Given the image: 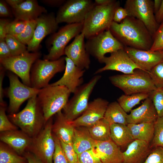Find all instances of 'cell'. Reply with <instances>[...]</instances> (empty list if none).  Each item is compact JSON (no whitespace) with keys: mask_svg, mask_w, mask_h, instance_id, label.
Instances as JSON below:
<instances>
[{"mask_svg":"<svg viewBox=\"0 0 163 163\" xmlns=\"http://www.w3.org/2000/svg\"><path fill=\"white\" fill-rule=\"evenodd\" d=\"M109 30L125 46L149 50L153 38L145 25L133 17L128 16L120 23L113 21Z\"/></svg>","mask_w":163,"mask_h":163,"instance_id":"6da1fadb","label":"cell"},{"mask_svg":"<svg viewBox=\"0 0 163 163\" xmlns=\"http://www.w3.org/2000/svg\"><path fill=\"white\" fill-rule=\"evenodd\" d=\"M8 117L14 124L32 138L41 131L46 122L37 95L28 99L21 111Z\"/></svg>","mask_w":163,"mask_h":163,"instance_id":"7a4b0ae2","label":"cell"},{"mask_svg":"<svg viewBox=\"0 0 163 163\" xmlns=\"http://www.w3.org/2000/svg\"><path fill=\"white\" fill-rule=\"evenodd\" d=\"M120 5V1L115 0L105 5H95L83 22L82 32L85 37L88 39L109 30L113 21L114 12Z\"/></svg>","mask_w":163,"mask_h":163,"instance_id":"3957f363","label":"cell"},{"mask_svg":"<svg viewBox=\"0 0 163 163\" xmlns=\"http://www.w3.org/2000/svg\"><path fill=\"white\" fill-rule=\"evenodd\" d=\"M109 79L113 85L126 95L149 93L156 88L149 73L140 69H136L133 74L110 76Z\"/></svg>","mask_w":163,"mask_h":163,"instance_id":"277c9868","label":"cell"},{"mask_svg":"<svg viewBox=\"0 0 163 163\" xmlns=\"http://www.w3.org/2000/svg\"><path fill=\"white\" fill-rule=\"evenodd\" d=\"M71 93L65 86L51 84L39 90L37 97L46 122L63 109Z\"/></svg>","mask_w":163,"mask_h":163,"instance_id":"5b68a950","label":"cell"},{"mask_svg":"<svg viewBox=\"0 0 163 163\" xmlns=\"http://www.w3.org/2000/svg\"><path fill=\"white\" fill-rule=\"evenodd\" d=\"M101 76L97 75L88 82L79 87L63 109L66 119L72 121L80 116L88 104L90 96Z\"/></svg>","mask_w":163,"mask_h":163,"instance_id":"8992f818","label":"cell"},{"mask_svg":"<svg viewBox=\"0 0 163 163\" xmlns=\"http://www.w3.org/2000/svg\"><path fill=\"white\" fill-rule=\"evenodd\" d=\"M66 65L65 57H62L53 61L38 59L34 63L31 69V87L38 89L46 87L56 74L65 70Z\"/></svg>","mask_w":163,"mask_h":163,"instance_id":"52a82bcc","label":"cell"},{"mask_svg":"<svg viewBox=\"0 0 163 163\" xmlns=\"http://www.w3.org/2000/svg\"><path fill=\"white\" fill-rule=\"evenodd\" d=\"M83 24V22L67 24L53 34L49 40L50 46L49 53L44 56V59L55 60L65 55L67 45L72 38L82 32Z\"/></svg>","mask_w":163,"mask_h":163,"instance_id":"ba28073f","label":"cell"},{"mask_svg":"<svg viewBox=\"0 0 163 163\" xmlns=\"http://www.w3.org/2000/svg\"><path fill=\"white\" fill-rule=\"evenodd\" d=\"M53 123L52 117L47 121L41 131L32 138L27 151L34 154L44 163H53L55 142L52 132Z\"/></svg>","mask_w":163,"mask_h":163,"instance_id":"9c48e42d","label":"cell"},{"mask_svg":"<svg viewBox=\"0 0 163 163\" xmlns=\"http://www.w3.org/2000/svg\"><path fill=\"white\" fill-rule=\"evenodd\" d=\"M41 55L37 52L28 51L19 55L0 59L1 64L5 69L14 73L21 79L23 83L31 87L30 70L32 65Z\"/></svg>","mask_w":163,"mask_h":163,"instance_id":"30bf717a","label":"cell"},{"mask_svg":"<svg viewBox=\"0 0 163 163\" xmlns=\"http://www.w3.org/2000/svg\"><path fill=\"white\" fill-rule=\"evenodd\" d=\"M85 45L89 54L100 62L106 54L124 49L125 47L113 36L109 30L88 39Z\"/></svg>","mask_w":163,"mask_h":163,"instance_id":"8fae6325","label":"cell"},{"mask_svg":"<svg viewBox=\"0 0 163 163\" xmlns=\"http://www.w3.org/2000/svg\"><path fill=\"white\" fill-rule=\"evenodd\" d=\"M95 5L91 0H68L60 7L56 20L59 24H67L83 22L86 16Z\"/></svg>","mask_w":163,"mask_h":163,"instance_id":"7c38bea8","label":"cell"},{"mask_svg":"<svg viewBox=\"0 0 163 163\" xmlns=\"http://www.w3.org/2000/svg\"><path fill=\"white\" fill-rule=\"evenodd\" d=\"M153 3L154 1L151 0H127L124 6L128 16L136 18L141 21L152 38L159 26L155 19Z\"/></svg>","mask_w":163,"mask_h":163,"instance_id":"4fadbf2b","label":"cell"},{"mask_svg":"<svg viewBox=\"0 0 163 163\" xmlns=\"http://www.w3.org/2000/svg\"><path fill=\"white\" fill-rule=\"evenodd\" d=\"M8 76L10 82L7 93L9 100L8 111L11 114L17 113L25 101L37 95L40 89L22 83L15 74L9 73Z\"/></svg>","mask_w":163,"mask_h":163,"instance_id":"5bb4252c","label":"cell"},{"mask_svg":"<svg viewBox=\"0 0 163 163\" xmlns=\"http://www.w3.org/2000/svg\"><path fill=\"white\" fill-rule=\"evenodd\" d=\"M100 63H104L105 66L96 71L95 74L110 70L128 74L133 73L136 69H141L131 59L124 49L110 53L109 56H105Z\"/></svg>","mask_w":163,"mask_h":163,"instance_id":"9a60e30c","label":"cell"},{"mask_svg":"<svg viewBox=\"0 0 163 163\" xmlns=\"http://www.w3.org/2000/svg\"><path fill=\"white\" fill-rule=\"evenodd\" d=\"M37 24L32 39L27 45L28 52H35L41 41L47 35L54 34L58 29L56 16L53 13L43 14L37 19Z\"/></svg>","mask_w":163,"mask_h":163,"instance_id":"2e32d148","label":"cell"},{"mask_svg":"<svg viewBox=\"0 0 163 163\" xmlns=\"http://www.w3.org/2000/svg\"><path fill=\"white\" fill-rule=\"evenodd\" d=\"M109 102L101 97L94 99L89 103L82 114L73 121H70L74 127H88L104 118Z\"/></svg>","mask_w":163,"mask_h":163,"instance_id":"e0dca14e","label":"cell"},{"mask_svg":"<svg viewBox=\"0 0 163 163\" xmlns=\"http://www.w3.org/2000/svg\"><path fill=\"white\" fill-rule=\"evenodd\" d=\"M85 38L84 33L82 32L75 37L65 50L66 57L77 66L83 70L89 69L91 62L90 55L86 49Z\"/></svg>","mask_w":163,"mask_h":163,"instance_id":"ac0fdd59","label":"cell"},{"mask_svg":"<svg viewBox=\"0 0 163 163\" xmlns=\"http://www.w3.org/2000/svg\"><path fill=\"white\" fill-rule=\"evenodd\" d=\"M124 50L142 70L149 74L155 66L163 61V54L160 51L143 50L127 46Z\"/></svg>","mask_w":163,"mask_h":163,"instance_id":"d6986e66","label":"cell"},{"mask_svg":"<svg viewBox=\"0 0 163 163\" xmlns=\"http://www.w3.org/2000/svg\"><path fill=\"white\" fill-rule=\"evenodd\" d=\"M66 62L65 72L62 76L58 80L50 84L66 87L71 93H74L83 82V76L85 70L77 66L70 59L65 57Z\"/></svg>","mask_w":163,"mask_h":163,"instance_id":"ffe728a7","label":"cell"},{"mask_svg":"<svg viewBox=\"0 0 163 163\" xmlns=\"http://www.w3.org/2000/svg\"><path fill=\"white\" fill-rule=\"evenodd\" d=\"M0 140L18 154L23 156L29 148L32 138L21 130L17 129L0 132Z\"/></svg>","mask_w":163,"mask_h":163,"instance_id":"44dd1931","label":"cell"},{"mask_svg":"<svg viewBox=\"0 0 163 163\" xmlns=\"http://www.w3.org/2000/svg\"><path fill=\"white\" fill-rule=\"evenodd\" d=\"M94 151L102 163H124L122 152L112 140L96 141Z\"/></svg>","mask_w":163,"mask_h":163,"instance_id":"7402d4cb","label":"cell"},{"mask_svg":"<svg viewBox=\"0 0 163 163\" xmlns=\"http://www.w3.org/2000/svg\"><path fill=\"white\" fill-rule=\"evenodd\" d=\"M158 117L153 103L149 97L139 107L132 110L128 114V124H138L143 123H154Z\"/></svg>","mask_w":163,"mask_h":163,"instance_id":"603a6c76","label":"cell"},{"mask_svg":"<svg viewBox=\"0 0 163 163\" xmlns=\"http://www.w3.org/2000/svg\"><path fill=\"white\" fill-rule=\"evenodd\" d=\"M151 148L150 143L134 139L123 152L124 163H143L149 154Z\"/></svg>","mask_w":163,"mask_h":163,"instance_id":"cb8c5ba5","label":"cell"},{"mask_svg":"<svg viewBox=\"0 0 163 163\" xmlns=\"http://www.w3.org/2000/svg\"><path fill=\"white\" fill-rule=\"evenodd\" d=\"M11 9L15 19L27 21L36 20L47 12L45 8L39 5L35 0H24Z\"/></svg>","mask_w":163,"mask_h":163,"instance_id":"d4e9b609","label":"cell"},{"mask_svg":"<svg viewBox=\"0 0 163 163\" xmlns=\"http://www.w3.org/2000/svg\"><path fill=\"white\" fill-rule=\"evenodd\" d=\"M56 115L55 120L52 125L53 133L60 141L72 145L74 127L66 119L61 111Z\"/></svg>","mask_w":163,"mask_h":163,"instance_id":"484cf974","label":"cell"},{"mask_svg":"<svg viewBox=\"0 0 163 163\" xmlns=\"http://www.w3.org/2000/svg\"><path fill=\"white\" fill-rule=\"evenodd\" d=\"M96 143L87 127H74L72 145L78 155L95 148Z\"/></svg>","mask_w":163,"mask_h":163,"instance_id":"4316f807","label":"cell"},{"mask_svg":"<svg viewBox=\"0 0 163 163\" xmlns=\"http://www.w3.org/2000/svg\"><path fill=\"white\" fill-rule=\"evenodd\" d=\"M110 134L111 140L119 147L128 145L134 140L127 125L110 124Z\"/></svg>","mask_w":163,"mask_h":163,"instance_id":"83f0119b","label":"cell"},{"mask_svg":"<svg viewBox=\"0 0 163 163\" xmlns=\"http://www.w3.org/2000/svg\"><path fill=\"white\" fill-rule=\"evenodd\" d=\"M154 123L128 124L132 136L134 139L151 142L154 136Z\"/></svg>","mask_w":163,"mask_h":163,"instance_id":"f1b7e54d","label":"cell"},{"mask_svg":"<svg viewBox=\"0 0 163 163\" xmlns=\"http://www.w3.org/2000/svg\"><path fill=\"white\" fill-rule=\"evenodd\" d=\"M127 115L117 101H115L109 103L104 118L110 124L119 123L127 125Z\"/></svg>","mask_w":163,"mask_h":163,"instance_id":"f546056e","label":"cell"},{"mask_svg":"<svg viewBox=\"0 0 163 163\" xmlns=\"http://www.w3.org/2000/svg\"><path fill=\"white\" fill-rule=\"evenodd\" d=\"M87 128L91 137L95 140L104 141L111 139L110 124L104 118Z\"/></svg>","mask_w":163,"mask_h":163,"instance_id":"4dcf8cb0","label":"cell"},{"mask_svg":"<svg viewBox=\"0 0 163 163\" xmlns=\"http://www.w3.org/2000/svg\"><path fill=\"white\" fill-rule=\"evenodd\" d=\"M149 93H139L131 95L123 94L117 99V102L127 113L130 112L132 108L139 104L140 101L148 98Z\"/></svg>","mask_w":163,"mask_h":163,"instance_id":"1f68e13d","label":"cell"},{"mask_svg":"<svg viewBox=\"0 0 163 163\" xmlns=\"http://www.w3.org/2000/svg\"><path fill=\"white\" fill-rule=\"evenodd\" d=\"M0 163H27L26 158L19 155L5 144L0 142Z\"/></svg>","mask_w":163,"mask_h":163,"instance_id":"d6a6232c","label":"cell"},{"mask_svg":"<svg viewBox=\"0 0 163 163\" xmlns=\"http://www.w3.org/2000/svg\"><path fill=\"white\" fill-rule=\"evenodd\" d=\"M151 148H163V117H158L154 123V133L150 144Z\"/></svg>","mask_w":163,"mask_h":163,"instance_id":"836d02e7","label":"cell"},{"mask_svg":"<svg viewBox=\"0 0 163 163\" xmlns=\"http://www.w3.org/2000/svg\"><path fill=\"white\" fill-rule=\"evenodd\" d=\"M5 39L12 56L19 55L27 51L26 45L21 43L15 37L7 34Z\"/></svg>","mask_w":163,"mask_h":163,"instance_id":"e575fe53","label":"cell"},{"mask_svg":"<svg viewBox=\"0 0 163 163\" xmlns=\"http://www.w3.org/2000/svg\"><path fill=\"white\" fill-rule=\"evenodd\" d=\"M149 97L153 103L158 117H163V87L156 88L149 93Z\"/></svg>","mask_w":163,"mask_h":163,"instance_id":"d590c367","label":"cell"},{"mask_svg":"<svg viewBox=\"0 0 163 163\" xmlns=\"http://www.w3.org/2000/svg\"><path fill=\"white\" fill-rule=\"evenodd\" d=\"M37 24L36 20L27 21L23 31L15 37L23 44L27 45L33 39Z\"/></svg>","mask_w":163,"mask_h":163,"instance_id":"8d00e7d4","label":"cell"},{"mask_svg":"<svg viewBox=\"0 0 163 163\" xmlns=\"http://www.w3.org/2000/svg\"><path fill=\"white\" fill-rule=\"evenodd\" d=\"M27 21L15 19L10 21L6 27L7 34L16 37L21 34L24 30L27 24Z\"/></svg>","mask_w":163,"mask_h":163,"instance_id":"74e56055","label":"cell"},{"mask_svg":"<svg viewBox=\"0 0 163 163\" xmlns=\"http://www.w3.org/2000/svg\"><path fill=\"white\" fill-rule=\"evenodd\" d=\"M149 74L156 88L163 87V61L155 66Z\"/></svg>","mask_w":163,"mask_h":163,"instance_id":"f35d334b","label":"cell"},{"mask_svg":"<svg viewBox=\"0 0 163 163\" xmlns=\"http://www.w3.org/2000/svg\"><path fill=\"white\" fill-rule=\"evenodd\" d=\"M5 107H0V132L18 129V127L11 122L5 113Z\"/></svg>","mask_w":163,"mask_h":163,"instance_id":"ab89813d","label":"cell"},{"mask_svg":"<svg viewBox=\"0 0 163 163\" xmlns=\"http://www.w3.org/2000/svg\"><path fill=\"white\" fill-rule=\"evenodd\" d=\"M153 42L150 51H152L163 50V21L159 25L153 37Z\"/></svg>","mask_w":163,"mask_h":163,"instance_id":"60d3db41","label":"cell"},{"mask_svg":"<svg viewBox=\"0 0 163 163\" xmlns=\"http://www.w3.org/2000/svg\"><path fill=\"white\" fill-rule=\"evenodd\" d=\"M55 149L53 157V163H69L62 148L59 140L53 133Z\"/></svg>","mask_w":163,"mask_h":163,"instance_id":"b9f144b4","label":"cell"},{"mask_svg":"<svg viewBox=\"0 0 163 163\" xmlns=\"http://www.w3.org/2000/svg\"><path fill=\"white\" fill-rule=\"evenodd\" d=\"M79 163H102L93 148L78 155Z\"/></svg>","mask_w":163,"mask_h":163,"instance_id":"7bdbcfd3","label":"cell"},{"mask_svg":"<svg viewBox=\"0 0 163 163\" xmlns=\"http://www.w3.org/2000/svg\"><path fill=\"white\" fill-rule=\"evenodd\" d=\"M152 149L143 163H163V148L157 147Z\"/></svg>","mask_w":163,"mask_h":163,"instance_id":"ee69618b","label":"cell"},{"mask_svg":"<svg viewBox=\"0 0 163 163\" xmlns=\"http://www.w3.org/2000/svg\"><path fill=\"white\" fill-rule=\"evenodd\" d=\"M62 150L69 163H79L78 154L72 145L64 143L60 140Z\"/></svg>","mask_w":163,"mask_h":163,"instance_id":"f6af8a7d","label":"cell"},{"mask_svg":"<svg viewBox=\"0 0 163 163\" xmlns=\"http://www.w3.org/2000/svg\"><path fill=\"white\" fill-rule=\"evenodd\" d=\"M128 16V14L126 10L124 8L119 6L116 9L114 12L113 21L120 23Z\"/></svg>","mask_w":163,"mask_h":163,"instance_id":"bcb514c9","label":"cell"},{"mask_svg":"<svg viewBox=\"0 0 163 163\" xmlns=\"http://www.w3.org/2000/svg\"><path fill=\"white\" fill-rule=\"evenodd\" d=\"M12 56L5 39H0V59Z\"/></svg>","mask_w":163,"mask_h":163,"instance_id":"7dc6e473","label":"cell"},{"mask_svg":"<svg viewBox=\"0 0 163 163\" xmlns=\"http://www.w3.org/2000/svg\"><path fill=\"white\" fill-rule=\"evenodd\" d=\"M4 68L0 67V106H6V104L4 100V90L3 88V82L4 76Z\"/></svg>","mask_w":163,"mask_h":163,"instance_id":"c3c4849f","label":"cell"},{"mask_svg":"<svg viewBox=\"0 0 163 163\" xmlns=\"http://www.w3.org/2000/svg\"><path fill=\"white\" fill-rule=\"evenodd\" d=\"M0 16L1 17H11L12 14L5 1H0Z\"/></svg>","mask_w":163,"mask_h":163,"instance_id":"681fc988","label":"cell"},{"mask_svg":"<svg viewBox=\"0 0 163 163\" xmlns=\"http://www.w3.org/2000/svg\"><path fill=\"white\" fill-rule=\"evenodd\" d=\"M27 161V163H44L34 154L29 151L25 152L23 155Z\"/></svg>","mask_w":163,"mask_h":163,"instance_id":"f907efd6","label":"cell"},{"mask_svg":"<svg viewBox=\"0 0 163 163\" xmlns=\"http://www.w3.org/2000/svg\"><path fill=\"white\" fill-rule=\"evenodd\" d=\"M10 21L5 18L0 19V39H5L6 35V27L7 24Z\"/></svg>","mask_w":163,"mask_h":163,"instance_id":"816d5d0a","label":"cell"},{"mask_svg":"<svg viewBox=\"0 0 163 163\" xmlns=\"http://www.w3.org/2000/svg\"><path fill=\"white\" fill-rule=\"evenodd\" d=\"M42 2L52 6H61L66 2L65 0H44Z\"/></svg>","mask_w":163,"mask_h":163,"instance_id":"f5cc1de1","label":"cell"},{"mask_svg":"<svg viewBox=\"0 0 163 163\" xmlns=\"http://www.w3.org/2000/svg\"><path fill=\"white\" fill-rule=\"evenodd\" d=\"M155 15L157 22L160 24L163 21V0L159 9Z\"/></svg>","mask_w":163,"mask_h":163,"instance_id":"db71d44e","label":"cell"},{"mask_svg":"<svg viewBox=\"0 0 163 163\" xmlns=\"http://www.w3.org/2000/svg\"><path fill=\"white\" fill-rule=\"evenodd\" d=\"M24 1L23 0H6L5 1L12 8L19 5Z\"/></svg>","mask_w":163,"mask_h":163,"instance_id":"11a10c76","label":"cell"},{"mask_svg":"<svg viewBox=\"0 0 163 163\" xmlns=\"http://www.w3.org/2000/svg\"><path fill=\"white\" fill-rule=\"evenodd\" d=\"M162 0H155L153 3V10L155 14L159 9Z\"/></svg>","mask_w":163,"mask_h":163,"instance_id":"9f6ffc18","label":"cell"},{"mask_svg":"<svg viewBox=\"0 0 163 163\" xmlns=\"http://www.w3.org/2000/svg\"><path fill=\"white\" fill-rule=\"evenodd\" d=\"M113 0H95L94 2L95 5H104L109 4Z\"/></svg>","mask_w":163,"mask_h":163,"instance_id":"6f0895ef","label":"cell"},{"mask_svg":"<svg viewBox=\"0 0 163 163\" xmlns=\"http://www.w3.org/2000/svg\"><path fill=\"white\" fill-rule=\"evenodd\" d=\"M161 51V52H162V53H163V50L162 51Z\"/></svg>","mask_w":163,"mask_h":163,"instance_id":"680465c9","label":"cell"}]
</instances>
